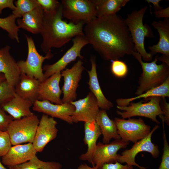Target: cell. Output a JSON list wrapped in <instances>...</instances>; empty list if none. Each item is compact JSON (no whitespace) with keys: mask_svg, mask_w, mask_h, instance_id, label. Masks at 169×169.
Masks as SVG:
<instances>
[{"mask_svg":"<svg viewBox=\"0 0 169 169\" xmlns=\"http://www.w3.org/2000/svg\"><path fill=\"white\" fill-rule=\"evenodd\" d=\"M96 12L97 17L116 14L126 5L129 0H92Z\"/></svg>","mask_w":169,"mask_h":169,"instance_id":"4316f807","label":"cell"},{"mask_svg":"<svg viewBox=\"0 0 169 169\" xmlns=\"http://www.w3.org/2000/svg\"><path fill=\"white\" fill-rule=\"evenodd\" d=\"M0 169H8L6 168L3 165L0 161ZM9 169H10L9 168Z\"/></svg>","mask_w":169,"mask_h":169,"instance_id":"f6af8a7d","label":"cell"},{"mask_svg":"<svg viewBox=\"0 0 169 169\" xmlns=\"http://www.w3.org/2000/svg\"><path fill=\"white\" fill-rule=\"evenodd\" d=\"M84 34L89 44L104 59H119L136 51L125 21L116 14L97 17L85 24Z\"/></svg>","mask_w":169,"mask_h":169,"instance_id":"6da1fadb","label":"cell"},{"mask_svg":"<svg viewBox=\"0 0 169 169\" xmlns=\"http://www.w3.org/2000/svg\"><path fill=\"white\" fill-rule=\"evenodd\" d=\"M9 135L7 131L0 130V157L6 154L12 146Z\"/></svg>","mask_w":169,"mask_h":169,"instance_id":"e575fe53","label":"cell"},{"mask_svg":"<svg viewBox=\"0 0 169 169\" xmlns=\"http://www.w3.org/2000/svg\"><path fill=\"white\" fill-rule=\"evenodd\" d=\"M84 143L87 146L86 152L82 154L79 159L82 161H88L90 163L95 151L97 141L101 135L100 128L95 121L91 122H84Z\"/></svg>","mask_w":169,"mask_h":169,"instance_id":"603a6c76","label":"cell"},{"mask_svg":"<svg viewBox=\"0 0 169 169\" xmlns=\"http://www.w3.org/2000/svg\"><path fill=\"white\" fill-rule=\"evenodd\" d=\"M159 105L163 113V119L161 120L167 125H169V104L165 97H162L160 102Z\"/></svg>","mask_w":169,"mask_h":169,"instance_id":"74e56055","label":"cell"},{"mask_svg":"<svg viewBox=\"0 0 169 169\" xmlns=\"http://www.w3.org/2000/svg\"><path fill=\"white\" fill-rule=\"evenodd\" d=\"M114 120L118 134L125 141L135 143L145 138L151 131L150 126L146 124L141 118L125 120L115 117Z\"/></svg>","mask_w":169,"mask_h":169,"instance_id":"9c48e42d","label":"cell"},{"mask_svg":"<svg viewBox=\"0 0 169 169\" xmlns=\"http://www.w3.org/2000/svg\"><path fill=\"white\" fill-rule=\"evenodd\" d=\"M159 96H154L144 100L146 102L142 103L141 101L137 103L130 102L128 105L120 106L117 105L118 109L117 113L122 118H131L135 116H140L148 118L153 121L159 124L160 123L157 119L163 116V113L159 105L161 99Z\"/></svg>","mask_w":169,"mask_h":169,"instance_id":"5b68a950","label":"cell"},{"mask_svg":"<svg viewBox=\"0 0 169 169\" xmlns=\"http://www.w3.org/2000/svg\"><path fill=\"white\" fill-rule=\"evenodd\" d=\"M98 169H133V167L126 164L124 165L116 161L114 163H105Z\"/></svg>","mask_w":169,"mask_h":169,"instance_id":"f35d334b","label":"cell"},{"mask_svg":"<svg viewBox=\"0 0 169 169\" xmlns=\"http://www.w3.org/2000/svg\"><path fill=\"white\" fill-rule=\"evenodd\" d=\"M57 124L54 118L44 114L42 115L32 143L37 152H42L46 145L56 137Z\"/></svg>","mask_w":169,"mask_h":169,"instance_id":"9a60e30c","label":"cell"},{"mask_svg":"<svg viewBox=\"0 0 169 169\" xmlns=\"http://www.w3.org/2000/svg\"><path fill=\"white\" fill-rule=\"evenodd\" d=\"M63 17L61 3L55 11L44 13L43 27L40 33L43 39L40 48L46 54L51 52L53 48L62 47L76 36L84 35V24L67 23L62 20Z\"/></svg>","mask_w":169,"mask_h":169,"instance_id":"7a4b0ae2","label":"cell"},{"mask_svg":"<svg viewBox=\"0 0 169 169\" xmlns=\"http://www.w3.org/2000/svg\"><path fill=\"white\" fill-rule=\"evenodd\" d=\"M37 153L32 143L14 145L2 157V161L9 167L14 166L29 161L36 155Z\"/></svg>","mask_w":169,"mask_h":169,"instance_id":"ac0fdd59","label":"cell"},{"mask_svg":"<svg viewBox=\"0 0 169 169\" xmlns=\"http://www.w3.org/2000/svg\"><path fill=\"white\" fill-rule=\"evenodd\" d=\"M6 8H9L13 11L15 10L16 7L14 4V0H0V14L2 10Z\"/></svg>","mask_w":169,"mask_h":169,"instance_id":"ab89813d","label":"cell"},{"mask_svg":"<svg viewBox=\"0 0 169 169\" xmlns=\"http://www.w3.org/2000/svg\"><path fill=\"white\" fill-rule=\"evenodd\" d=\"M129 143V142L121 139L115 140L107 144L98 142L90 163L93 166L98 169L105 163L117 161L119 156L118 151L121 149L125 148Z\"/></svg>","mask_w":169,"mask_h":169,"instance_id":"4fadbf2b","label":"cell"},{"mask_svg":"<svg viewBox=\"0 0 169 169\" xmlns=\"http://www.w3.org/2000/svg\"><path fill=\"white\" fill-rule=\"evenodd\" d=\"M63 16L75 24H85L97 18L92 0H62Z\"/></svg>","mask_w":169,"mask_h":169,"instance_id":"8992f818","label":"cell"},{"mask_svg":"<svg viewBox=\"0 0 169 169\" xmlns=\"http://www.w3.org/2000/svg\"><path fill=\"white\" fill-rule=\"evenodd\" d=\"M99 126L101 134L103 136V143H110V140L121 139L117 132L116 126L114 120L109 118L106 112L103 110H100L95 120Z\"/></svg>","mask_w":169,"mask_h":169,"instance_id":"484cf974","label":"cell"},{"mask_svg":"<svg viewBox=\"0 0 169 169\" xmlns=\"http://www.w3.org/2000/svg\"><path fill=\"white\" fill-rule=\"evenodd\" d=\"M33 103L17 94L1 108L14 119H21L34 114L30 110Z\"/></svg>","mask_w":169,"mask_h":169,"instance_id":"d4e9b609","label":"cell"},{"mask_svg":"<svg viewBox=\"0 0 169 169\" xmlns=\"http://www.w3.org/2000/svg\"><path fill=\"white\" fill-rule=\"evenodd\" d=\"M70 103L74 107L71 117L73 123L95 121L100 108L95 97L91 92L85 98Z\"/></svg>","mask_w":169,"mask_h":169,"instance_id":"5bb4252c","label":"cell"},{"mask_svg":"<svg viewBox=\"0 0 169 169\" xmlns=\"http://www.w3.org/2000/svg\"><path fill=\"white\" fill-rule=\"evenodd\" d=\"M44 12L40 6L17 19V25L33 34L40 33L43 27Z\"/></svg>","mask_w":169,"mask_h":169,"instance_id":"cb8c5ba5","label":"cell"},{"mask_svg":"<svg viewBox=\"0 0 169 169\" xmlns=\"http://www.w3.org/2000/svg\"><path fill=\"white\" fill-rule=\"evenodd\" d=\"M132 55L140 63L142 71L139 79V85L135 93L136 95L161 85L169 78V66L164 63L157 64L158 55L150 62H144L136 52Z\"/></svg>","mask_w":169,"mask_h":169,"instance_id":"3957f363","label":"cell"},{"mask_svg":"<svg viewBox=\"0 0 169 169\" xmlns=\"http://www.w3.org/2000/svg\"><path fill=\"white\" fill-rule=\"evenodd\" d=\"M90 61L91 69L88 71L89 76L88 83L89 89L95 97L99 108L106 111L109 110L113 107V104L105 97L101 89L98 78L95 58L92 57Z\"/></svg>","mask_w":169,"mask_h":169,"instance_id":"44dd1931","label":"cell"},{"mask_svg":"<svg viewBox=\"0 0 169 169\" xmlns=\"http://www.w3.org/2000/svg\"><path fill=\"white\" fill-rule=\"evenodd\" d=\"M155 17L157 18H169V7L162 8L160 10L155 11L154 12Z\"/></svg>","mask_w":169,"mask_h":169,"instance_id":"60d3db41","label":"cell"},{"mask_svg":"<svg viewBox=\"0 0 169 169\" xmlns=\"http://www.w3.org/2000/svg\"><path fill=\"white\" fill-rule=\"evenodd\" d=\"M61 72L55 73L40 82L38 100H46L57 104H63L60 98L62 93L59 85Z\"/></svg>","mask_w":169,"mask_h":169,"instance_id":"e0dca14e","label":"cell"},{"mask_svg":"<svg viewBox=\"0 0 169 169\" xmlns=\"http://www.w3.org/2000/svg\"><path fill=\"white\" fill-rule=\"evenodd\" d=\"M159 127L158 125H156L146 137L134 143L130 149H126L121 155L119 154L117 161L121 164L125 163L129 165L136 166L140 169H146V167L140 166L136 162L135 157L138 154L143 151L149 153L154 158L159 157L158 146L152 142L151 138L154 132Z\"/></svg>","mask_w":169,"mask_h":169,"instance_id":"30bf717a","label":"cell"},{"mask_svg":"<svg viewBox=\"0 0 169 169\" xmlns=\"http://www.w3.org/2000/svg\"><path fill=\"white\" fill-rule=\"evenodd\" d=\"M37 1L45 13L55 11L60 4V2L56 0H37Z\"/></svg>","mask_w":169,"mask_h":169,"instance_id":"d590c367","label":"cell"},{"mask_svg":"<svg viewBox=\"0 0 169 169\" xmlns=\"http://www.w3.org/2000/svg\"><path fill=\"white\" fill-rule=\"evenodd\" d=\"M146 1L149 4L151 3L153 5L155 11H158L163 8L159 5V3L161 1L160 0H146Z\"/></svg>","mask_w":169,"mask_h":169,"instance_id":"b9f144b4","label":"cell"},{"mask_svg":"<svg viewBox=\"0 0 169 169\" xmlns=\"http://www.w3.org/2000/svg\"><path fill=\"white\" fill-rule=\"evenodd\" d=\"M147 8V6H146L139 10L133 11L125 19L136 51L139 53L143 60L146 62L151 61L153 56L146 51L144 39L146 37L152 38L154 37L151 28L148 25L143 23V18Z\"/></svg>","mask_w":169,"mask_h":169,"instance_id":"277c9868","label":"cell"},{"mask_svg":"<svg viewBox=\"0 0 169 169\" xmlns=\"http://www.w3.org/2000/svg\"><path fill=\"white\" fill-rule=\"evenodd\" d=\"M16 8L12 12L16 18H20L26 13L40 6L37 0H17L15 2Z\"/></svg>","mask_w":169,"mask_h":169,"instance_id":"4dcf8cb0","label":"cell"},{"mask_svg":"<svg viewBox=\"0 0 169 169\" xmlns=\"http://www.w3.org/2000/svg\"><path fill=\"white\" fill-rule=\"evenodd\" d=\"M72 41V46L60 59L53 64H46L43 67L45 79L55 73L61 72L66 69L69 63L75 60L77 58L81 59L84 58L81 54V51L85 46L89 44L84 35L76 36L73 38Z\"/></svg>","mask_w":169,"mask_h":169,"instance_id":"8fae6325","label":"cell"},{"mask_svg":"<svg viewBox=\"0 0 169 169\" xmlns=\"http://www.w3.org/2000/svg\"><path fill=\"white\" fill-rule=\"evenodd\" d=\"M151 25L158 32L159 40L156 44L149 46V53L153 56L158 53L169 57V19L166 18L163 21H153Z\"/></svg>","mask_w":169,"mask_h":169,"instance_id":"7402d4cb","label":"cell"},{"mask_svg":"<svg viewBox=\"0 0 169 169\" xmlns=\"http://www.w3.org/2000/svg\"><path fill=\"white\" fill-rule=\"evenodd\" d=\"M14 119L9 115H7L3 109L0 107V130L6 131L10 123Z\"/></svg>","mask_w":169,"mask_h":169,"instance_id":"8d00e7d4","label":"cell"},{"mask_svg":"<svg viewBox=\"0 0 169 169\" xmlns=\"http://www.w3.org/2000/svg\"><path fill=\"white\" fill-rule=\"evenodd\" d=\"M111 70L114 75L120 78L125 77L128 72V68L126 64L123 61L119 59L112 61Z\"/></svg>","mask_w":169,"mask_h":169,"instance_id":"d6a6232c","label":"cell"},{"mask_svg":"<svg viewBox=\"0 0 169 169\" xmlns=\"http://www.w3.org/2000/svg\"><path fill=\"white\" fill-rule=\"evenodd\" d=\"M62 165L54 161H44L38 159L36 155L23 164L9 167L10 169H60Z\"/></svg>","mask_w":169,"mask_h":169,"instance_id":"f1b7e54d","label":"cell"},{"mask_svg":"<svg viewBox=\"0 0 169 169\" xmlns=\"http://www.w3.org/2000/svg\"><path fill=\"white\" fill-rule=\"evenodd\" d=\"M163 127V152L161 161L158 169H169V145L168 143L164 129V122H162Z\"/></svg>","mask_w":169,"mask_h":169,"instance_id":"836d02e7","label":"cell"},{"mask_svg":"<svg viewBox=\"0 0 169 169\" xmlns=\"http://www.w3.org/2000/svg\"><path fill=\"white\" fill-rule=\"evenodd\" d=\"M154 96L161 97H169V78L161 85L153 88L135 97L130 98H120L117 99L116 103L117 105L120 106L128 105L131 102L140 98L144 100Z\"/></svg>","mask_w":169,"mask_h":169,"instance_id":"83f0119b","label":"cell"},{"mask_svg":"<svg viewBox=\"0 0 169 169\" xmlns=\"http://www.w3.org/2000/svg\"><path fill=\"white\" fill-rule=\"evenodd\" d=\"M84 69L83 62L79 59L71 68H66L61 72L64 81L61 89L63 93V103H70L76 100V90Z\"/></svg>","mask_w":169,"mask_h":169,"instance_id":"7c38bea8","label":"cell"},{"mask_svg":"<svg viewBox=\"0 0 169 169\" xmlns=\"http://www.w3.org/2000/svg\"><path fill=\"white\" fill-rule=\"evenodd\" d=\"M77 169H98L95 166L90 167L86 164H81L77 168Z\"/></svg>","mask_w":169,"mask_h":169,"instance_id":"7bdbcfd3","label":"cell"},{"mask_svg":"<svg viewBox=\"0 0 169 169\" xmlns=\"http://www.w3.org/2000/svg\"><path fill=\"white\" fill-rule=\"evenodd\" d=\"M6 80L4 75L3 73H0V83Z\"/></svg>","mask_w":169,"mask_h":169,"instance_id":"ee69618b","label":"cell"},{"mask_svg":"<svg viewBox=\"0 0 169 169\" xmlns=\"http://www.w3.org/2000/svg\"><path fill=\"white\" fill-rule=\"evenodd\" d=\"M10 46L6 45L0 49V73L3 74L10 84L15 86L21 73L17 62L10 54Z\"/></svg>","mask_w":169,"mask_h":169,"instance_id":"d6986e66","label":"cell"},{"mask_svg":"<svg viewBox=\"0 0 169 169\" xmlns=\"http://www.w3.org/2000/svg\"><path fill=\"white\" fill-rule=\"evenodd\" d=\"M16 94L15 86L5 80L0 83V107L9 102Z\"/></svg>","mask_w":169,"mask_h":169,"instance_id":"1f68e13d","label":"cell"},{"mask_svg":"<svg viewBox=\"0 0 169 169\" xmlns=\"http://www.w3.org/2000/svg\"><path fill=\"white\" fill-rule=\"evenodd\" d=\"M16 18L13 14L5 18H0V28L8 32V36L11 39L19 43L18 32L19 28L16 23Z\"/></svg>","mask_w":169,"mask_h":169,"instance_id":"f546056e","label":"cell"},{"mask_svg":"<svg viewBox=\"0 0 169 169\" xmlns=\"http://www.w3.org/2000/svg\"><path fill=\"white\" fill-rule=\"evenodd\" d=\"M40 81L36 78L21 73L19 80L15 86L16 94L32 103L38 100Z\"/></svg>","mask_w":169,"mask_h":169,"instance_id":"ffe728a7","label":"cell"},{"mask_svg":"<svg viewBox=\"0 0 169 169\" xmlns=\"http://www.w3.org/2000/svg\"><path fill=\"white\" fill-rule=\"evenodd\" d=\"M28 53L26 60H20L17 62L21 73L34 77L40 82L45 79L44 75L42 64L46 59H51L53 55L51 52L46 54L45 56L41 55L38 52L32 37L25 35Z\"/></svg>","mask_w":169,"mask_h":169,"instance_id":"ba28073f","label":"cell"},{"mask_svg":"<svg viewBox=\"0 0 169 169\" xmlns=\"http://www.w3.org/2000/svg\"><path fill=\"white\" fill-rule=\"evenodd\" d=\"M39 121L38 116L34 114L12 120L6 130L12 145L32 143Z\"/></svg>","mask_w":169,"mask_h":169,"instance_id":"52a82bcc","label":"cell"},{"mask_svg":"<svg viewBox=\"0 0 169 169\" xmlns=\"http://www.w3.org/2000/svg\"><path fill=\"white\" fill-rule=\"evenodd\" d=\"M33 110L43 113L53 118H56L72 124V116L74 107L70 103L53 104L50 101L38 100L33 104Z\"/></svg>","mask_w":169,"mask_h":169,"instance_id":"2e32d148","label":"cell"}]
</instances>
